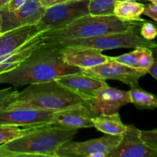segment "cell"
<instances>
[{"label": "cell", "instance_id": "obj_33", "mask_svg": "<svg viewBox=\"0 0 157 157\" xmlns=\"http://www.w3.org/2000/svg\"><path fill=\"white\" fill-rule=\"evenodd\" d=\"M146 1H149L152 3H157V0H146Z\"/></svg>", "mask_w": 157, "mask_h": 157}, {"label": "cell", "instance_id": "obj_29", "mask_svg": "<svg viewBox=\"0 0 157 157\" xmlns=\"http://www.w3.org/2000/svg\"><path fill=\"white\" fill-rule=\"evenodd\" d=\"M27 0H10L9 2L2 9L7 11H14L22 6Z\"/></svg>", "mask_w": 157, "mask_h": 157}, {"label": "cell", "instance_id": "obj_17", "mask_svg": "<svg viewBox=\"0 0 157 157\" xmlns=\"http://www.w3.org/2000/svg\"><path fill=\"white\" fill-rule=\"evenodd\" d=\"M44 44V41L41 38V32H39L33 38L20 46L15 52L9 54L4 60L0 61V74L12 70L14 67H17L35 49Z\"/></svg>", "mask_w": 157, "mask_h": 157}, {"label": "cell", "instance_id": "obj_8", "mask_svg": "<svg viewBox=\"0 0 157 157\" xmlns=\"http://www.w3.org/2000/svg\"><path fill=\"white\" fill-rule=\"evenodd\" d=\"M54 112L55 111L13 101L6 107L0 108V124L21 127L50 124Z\"/></svg>", "mask_w": 157, "mask_h": 157}, {"label": "cell", "instance_id": "obj_1", "mask_svg": "<svg viewBox=\"0 0 157 157\" xmlns=\"http://www.w3.org/2000/svg\"><path fill=\"white\" fill-rule=\"evenodd\" d=\"M81 72V68L64 61L61 48L44 43L17 67L0 74V84H10L17 88Z\"/></svg>", "mask_w": 157, "mask_h": 157}, {"label": "cell", "instance_id": "obj_28", "mask_svg": "<svg viewBox=\"0 0 157 157\" xmlns=\"http://www.w3.org/2000/svg\"><path fill=\"white\" fill-rule=\"evenodd\" d=\"M143 14L150 17L155 21H157V3H152L144 6Z\"/></svg>", "mask_w": 157, "mask_h": 157}, {"label": "cell", "instance_id": "obj_19", "mask_svg": "<svg viewBox=\"0 0 157 157\" xmlns=\"http://www.w3.org/2000/svg\"><path fill=\"white\" fill-rule=\"evenodd\" d=\"M144 5L136 2V0H125L119 2L115 6L113 15L125 21H143L141 15Z\"/></svg>", "mask_w": 157, "mask_h": 157}, {"label": "cell", "instance_id": "obj_25", "mask_svg": "<svg viewBox=\"0 0 157 157\" xmlns=\"http://www.w3.org/2000/svg\"><path fill=\"white\" fill-rule=\"evenodd\" d=\"M139 136L145 145L157 151V130H139Z\"/></svg>", "mask_w": 157, "mask_h": 157}, {"label": "cell", "instance_id": "obj_27", "mask_svg": "<svg viewBox=\"0 0 157 157\" xmlns=\"http://www.w3.org/2000/svg\"><path fill=\"white\" fill-rule=\"evenodd\" d=\"M16 93L17 90H14L13 88L0 90V108L6 107L9 104L15 101Z\"/></svg>", "mask_w": 157, "mask_h": 157}, {"label": "cell", "instance_id": "obj_14", "mask_svg": "<svg viewBox=\"0 0 157 157\" xmlns=\"http://www.w3.org/2000/svg\"><path fill=\"white\" fill-rule=\"evenodd\" d=\"M55 81L70 91L79 96L83 101L90 99L101 87L107 85L104 80L83 73L64 75Z\"/></svg>", "mask_w": 157, "mask_h": 157}, {"label": "cell", "instance_id": "obj_11", "mask_svg": "<svg viewBox=\"0 0 157 157\" xmlns=\"http://www.w3.org/2000/svg\"><path fill=\"white\" fill-rule=\"evenodd\" d=\"M96 115L112 114L123 106L130 104L129 91L119 90L107 84L100 88L90 99L83 101Z\"/></svg>", "mask_w": 157, "mask_h": 157}, {"label": "cell", "instance_id": "obj_9", "mask_svg": "<svg viewBox=\"0 0 157 157\" xmlns=\"http://www.w3.org/2000/svg\"><path fill=\"white\" fill-rule=\"evenodd\" d=\"M83 73L101 80H117L127 84L130 87H138L139 80L146 75V71L133 68L113 61L110 57L106 62L97 66L82 69Z\"/></svg>", "mask_w": 157, "mask_h": 157}, {"label": "cell", "instance_id": "obj_24", "mask_svg": "<svg viewBox=\"0 0 157 157\" xmlns=\"http://www.w3.org/2000/svg\"><path fill=\"white\" fill-rule=\"evenodd\" d=\"M138 49H139V55H138L139 68L147 72V70L151 66L155 59L153 57V51L147 48H138Z\"/></svg>", "mask_w": 157, "mask_h": 157}, {"label": "cell", "instance_id": "obj_4", "mask_svg": "<svg viewBox=\"0 0 157 157\" xmlns=\"http://www.w3.org/2000/svg\"><path fill=\"white\" fill-rule=\"evenodd\" d=\"M15 101L48 110H62L80 104L83 100L61 86L55 80L29 84L21 91H17Z\"/></svg>", "mask_w": 157, "mask_h": 157}, {"label": "cell", "instance_id": "obj_16", "mask_svg": "<svg viewBox=\"0 0 157 157\" xmlns=\"http://www.w3.org/2000/svg\"><path fill=\"white\" fill-rule=\"evenodd\" d=\"M39 32L35 24L0 34V61Z\"/></svg>", "mask_w": 157, "mask_h": 157}, {"label": "cell", "instance_id": "obj_15", "mask_svg": "<svg viewBox=\"0 0 157 157\" xmlns=\"http://www.w3.org/2000/svg\"><path fill=\"white\" fill-rule=\"evenodd\" d=\"M64 61L81 69L97 66L109 60L110 57L104 55L98 49L87 47L61 48Z\"/></svg>", "mask_w": 157, "mask_h": 157}, {"label": "cell", "instance_id": "obj_23", "mask_svg": "<svg viewBox=\"0 0 157 157\" xmlns=\"http://www.w3.org/2000/svg\"><path fill=\"white\" fill-rule=\"evenodd\" d=\"M138 55H139V49L138 48H136L133 52L126 53L124 55H120V56L111 57V58L113 61L128 66V67H133V68H139Z\"/></svg>", "mask_w": 157, "mask_h": 157}, {"label": "cell", "instance_id": "obj_30", "mask_svg": "<svg viewBox=\"0 0 157 157\" xmlns=\"http://www.w3.org/2000/svg\"><path fill=\"white\" fill-rule=\"evenodd\" d=\"M147 73L150 74V75H151L153 78H154V79L156 80V78H157V76H156L157 62H156V58L154 59V61H153V64H151V66H150V67L148 68V70H147Z\"/></svg>", "mask_w": 157, "mask_h": 157}, {"label": "cell", "instance_id": "obj_26", "mask_svg": "<svg viewBox=\"0 0 157 157\" xmlns=\"http://www.w3.org/2000/svg\"><path fill=\"white\" fill-rule=\"evenodd\" d=\"M140 36L149 41H153L156 38L157 32L156 28L153 23L145 21L140 25Z\"/></svg>", "mask_w": 157, "mask_h": 157}, {"label": "cell", "instance_id": "obj_18", "mask_svg": "<svg viewBox=\"0 0 157 157\" xmlns=\"http://www.w3.org/2000/svg\"><path fill=\"white\" fill-rule=\"evenodd\" d=\"M94 127L107 135H122L127 125L122 122L119 113L98 114L92 119Z\"/></svg>", "mask_w": 157, "mask_h": 157}, {"label": "cell", "instance_id": "obj_20", "mask_svg": "<svg viewBox=\"0 0 157 157\" xmlns=\"http://www.w3.org/2000/svg\"><path fill=\"white\" fill-rule=\"evenodd\" d=\"M130 101L140 109H154L157 107V100L155 96L142 90L140 87H131L129 90Z\"/></svg>", "mask_w": 157, "mask_h": 157}, {"label": "cell", "instance_id": "obj_35", "mask_svg": "<svg viewBox=\"0 0 157 157\" xmlns=\"http://www.w3.org/2000/svg\"><path fill=\"white\" fill-rule=\"evenodd\" d=\"M1 21H2V20H1V15H0V28H1Z\"/></svg>", "mask_w": 157, "mask_h": 157}, {"label": "cell", "instance_id": "obj_21", "mask_svg": "<svg viewBox=\"0 0 157 157\" xmlns=\"http://www.w3.org/2000/svg\"><path fill=\"white\" fill-rule=\"evenodd\" d=\"M38 126L41 125L21 127V126L12 124H0V145L23 136Z\"/></svg>", "mask_w": 157, "mask_h": 157}, {"label": "cell", "instance_id": "obj_13", "mask_svg": "<svg viewBox=\"0 0 157 157\" xmlns=\"http://www.w3.org/2000/svg\"><path fill=\"white\" fill-rule=\"evenodd\" d=\"M121 142L107 157H156L157 151L144 144L139 136V129L127 125Z\"/></svg>", "mask_w": 157, "mask_h": 157}, {"label": "cell", "instance_id": "obj_7", "mask_svg": "<svg viewBox=\"0 0 157 157\" xmlns=\"http://www.w3.org/2000/svg\"><path fill=\"white\" fill-rule=\"evenodd\" d=\"M121 135L105 134L98 139L84 142L67 141L58 148L57 157H107L121 142Z\"/></svg>", "mask_w": 157, "mask_h": 157}, {"label": "cell", "instance_id": "obj_22", "mask_svg": "<svg viewBox=\"0 0 157 157\" xmlns=\"http://www.w3.org/2000/svg\"><path fill=\"white\" fill-rule=\"evenodd\" d=\"M122 1L125 0H90L89 14L92 15H113L115 6Z\"/></svg>", "mask_w": 157, "mask_h": 157}, {"label": "cell", "instance_id": "obj_3", "mask_svg": "<svg viewBox=\"0 0 157 157\" xmlns=\"http://www.w3.org/2000/svg\"><path fill=\"white\" fill-rule=\"evenodd\" d=\"M77 130H67L52 124L35 127L23 136L0 145V157H57L61 145L72 140Z\"/></svg>", "mask_w": 157, "mask_h": 157}, {"label": "cell", "instance_id": "obj_10", "mask_svg": "<svg viewBox=\"0 0 157 157\" xmlns=\"http://www.w3.org/2000/svg\"><path fill=\"white\" fill-rule=\"evenodd\" d=\"M44 10L45 7L38 0H27L22 6L14 11L2 9L0 10L2 20L0 33L36 24Z\"/></svg>", "mask_w": 157, "mask_h": 157}, {"label": "cell", "instance_id": "obj_31", "mask_svg": "<svg viewBox=\"0 0 157 157\" xmlns=\"http://www.w3.org/2000/svg\"><path fill=\"white\" fill-rule=\"evenodd\" d=\"M70 1H75V0H46V1H44V2L41 3V4H42L43 6L47 8L48 7V6H53V5L67 2H70Z\"/></svg>", "mask_w": 157, "mask_h": 157}, {"label": "cell", "instance_id": "obj_32", "mask_svg": "<svg viewBox=\"0 0 157 157\" xmlns=\"http://www.w3.org/2000/svg\"><path fill=\"white\" fill-rule=\"evenodd\" d=\"M10 0H0V10L9 2Z\"/></svg>", "mask_w": 157, "mask_h": 157}, {"label": "cell", "instance_id": "obj_12", "mask_svg": "<svg viewBox=\"0 0 157 157\" xmlns=\"http://www.w3.org/2000/svg\"><path fill=\"white\" fill-rule=\"evenodd\" d=\"M96 116L84 102L54 112L50 124L67 130L94 127L92 119Z\"/></svg>", "mask_w": 157, "mask_h": 157}, {"label": "cell", "instance_id": "obj_36", "mask_svg": "<svg viewBox=\"0 0 157 157\" xmlns=\"http://www.w3.org/2000/svg\"><path fill=\"white\" fill-rule=\"evenodd\" d=\"M0 34H1V33H0Z\"/></svg>", "mask_w": 157, "mask_h": 157}, {"label": "cell", "instance_id": "obj_34", "mask_svg": "<svg viewBox=\"0 0 157 157\" xmlns=\"http://www.w3.org/2000/svg\"><path fill=\"white\" fill-rule=\"evenodd\" d=\"M38 1H39L41 3H43L44 1H46V0H38Z\"/></svg>", "mask_w": 157, "mask_h": 157}, {"label": "cell", "instance_id": "obj_5", "mask_svg": "<svg viewBox=\"0 0 157 157\" xmlns=\"http://www.w3.org/2000/svg\"><path fill=\"white\" fill-rule=\"evenodd\" d=\"M59 48L65 47H87L98 50L105 51L116 48H147L151 50H156V43L145 39L138 35L137 31L117 32L107 34L91 38L72 40L64 42L52 44Z\"/></svg>", "mask_w": 157, "mask_h": 157}, {"label": "cell", "instance_id": "obj_6", "mask_svg": "<svg viewBox=\"0 0 157 157\" xmlns=\"http://www.w3.org/2000/svg\"><path fill=\"white\" fill-rule=\"evenodd\" d=\"M90 0H75L45 8L36 26L41 32L63 27L89 14Z\"/></svg>", "mask_w": 157, "mask_h": 157}, {"label": "cell", "instance_id": "obj_2", "mask_svg": "<svg viewBox=\"0 0 157 157\" xmlns=\"http://www.w3.org/2000/svg\"><path fill=\"white\" fill-rule=\"evenodd\" d=\"M145 21H125L114 15L88 14L65 26L41 32V38L45 44H57L107 34L137 31Z\"/></svg>", "mask_w": 157, "mask_h": 157}]
</instances>
